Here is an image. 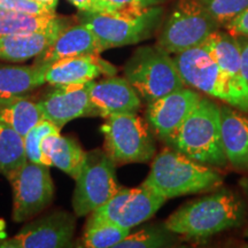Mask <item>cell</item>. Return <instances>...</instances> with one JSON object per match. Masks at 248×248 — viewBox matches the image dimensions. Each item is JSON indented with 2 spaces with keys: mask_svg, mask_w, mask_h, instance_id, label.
<instances>
[{
  "mask_svg": "<svg viewBox=\"0 0 248 248\" xmlns=\"http://www.w3.org/2000/svg\"><path fill=\"white\" fill-rule=\"evenodd\" d=\"M79 12L90 13H119L107 0H68Z\"/></svg>",
  "mask_w": 248,
  "mask_h": 248,
  "instance_id": "cell-33",
  "label": "cell"
},
{
  "mask_svg": "<svg viewBox=\"0 0 248 248\" xmlns=\"http://www.w3.org/2000/svg\"><path fill=\"white\" fill-rule=\"evenodd\" d=\"M235 39H237V43L240 48L241 67H243L244 77L248 83V37L235 36Z\"/></svg>",
  "mask_w": 248,
  "mask_h": 248,
  "instance_id": "cell-35",
  "label": "cell"
},
{
  "mask_svg": "<svg viewBox=\"0 0 248 248\" xmlns=\"http://www.w3.org/2000/svg\"><path fill=\"white\" fill-rule=\"evenodd\" d=\"M201 98L194 89L184 86L147 104L145 120L152 132L167 146H170Z\"/></svg>",
  "mask_w": 248,
  "mask_h": 248,
  "instance_id": "cell-12",
  "label": "cell"
},
{
  "mask_svg": "<svg viewBox=\"0 0 248 248\" xmlns=\"http://www.w3.org/2000/svg\"><path fill=\"white\" fill-rule=\"evenodd\" d=\"M221 26L198 0H177L163 20L156 45L170 54L201 46Z\"/></svg>",
  "mask_w": 248,
  "mask_h": 248,
  "instance_id": "cell-7",
  "label": "cell"
},
{
  "mask_svg": "<svg viewBox=\"0 0 248 248\" xmlns=\"http://www.w3.org/2000/svg\"><path fill=\"white\" fill-rule=\"evenodd\" d=\"M53 133H60V129L48 120L42 119L36 125L31 128L26 136L24 140V151H26L27 160L33 163L46 164L45 157L43 155L42 145L44 139Z\"/></svg>",
  "mask_w": 248,
  "mask_h": 248,
  "instance_id": "cell-28",
  "label": "cell"
},
{
  "mask_svg": "<svg viewBox=\"0 0 248 248\" xmlns=\"http://www.w3.org/2000/svg\"><path fill=\"white\" fill-rule=\"evenodd\" d=\"M217 23L224 28L248 7V0H198Z\"/></svg>",
  "mask_w": 248,
  "mask_h": 248,
  "instance_id": "cell-30",
  "label": "cell"
},
{
  "mask_svg": "<svg viewBox=\"0 0 248 248\" xmlns=\"http://www.w3.org/2000/svg\"><path fill=\"white\" fill-rule=\"evenodd\" d=\"M71 26L70 20L57 15H29L0 7V36L30 33L37 31L66 29Z\"/></svg>",
  "mask_w": 248,
  "mask_h": 248,
  "instance_id": "cell-23",
  "label": "cell"
},
{
  "mask_svg": "<svg viewBox=\"0 0 248 248\" xmlns=\"http://www.w3.org/2000/svg\"><path fill=\"white\" fill-rule=\"evenodd\" d=\"M76 230V215L54 210L32 219L13 237L0 240V248L69 247Z\"/></svg>",
  "mask_w": 248,
  "mask_h": 248,
  "instance_id": "cell-11",
  "label": "cell"
},
{
  "mask_svg": "<svg viewBox=\"0 0 248 248\" xmlns=\"http://www.w3.org/2000/svg\"><path fill=\"white\" fill-rule=\"evenodd\" d=\"M27 161L23 136L0 123V173L6 178L11 177Z\"/></svg>",
  "mask_w": 248,
  "mask_h": 248,
  "instance_id": "cell-25",
  "label": "cell"
},
{
  "mask_svg": "<svg viewBox=\"0 0 248 248\" xmlns=\"http://www.w3.org/2000/svg\"><path fill=\"white\" fill-rule=\"evenodd\" d=\"M77 20L94 33L104 51L135 45L150 39L160 30L164 20V8L155 6L139 12L90 13L79 12Z\"/></svg>",
  "mask_w": 248,
  "mask_h": 248,
  "instance_id": "cell-4",
  "label": "cell"
},
{
  "mask_svg": "<svg viewBox=\"0 0 248 248\" xmlns=\"http://www.w3.org/2000/svg\"><path fill=\"white\" fill-rule=\"evenodd\" d=\"M45 82L51 86L84 84L100 75H114L116 69L99 55H80L55 61L44 68Z\"/></svg>",
  "mask_w": 248,
  "mask_h": 248,
  "instance_id": "cell-15",
  "label": "cell"
},
{
  "mask_svg": "<svg viewBox=\"0 0 248 248\" xmlns=\"http://www.w3.org/2000/svg\"><path fill=\"white\" fill-rule=\"evenodd\" d=\"M117 12H139L162 6L168 0H107Z\"/></svg>",
  "mask_w": 248,
  "mask_h": 248,
  "instance_id": "cell-32",
  "label": "cell"
},
{
  "mask_svg": "<svg viewBox=\"0 0 248 248\" xmlns=\"http://www.w3.org/2000/svg\"><path fill=\"white\" fill-rule=\"evenodd\" d=\"M44 68L0 63V100L26 98L45 84Z\"/></svg>",
  "mask_w": 248,
  "mask_h": 248,
  "instance_id": "cell-21",
  "label": "cell"
},
{
  "mask_svg": "<svg viewBox=\"0 0 248 248\" xmlns=\"http://www.w3.org/2000/svg\"><path fill=\"white\" fill-rule=\"evenodd\" d=\"M166 198L140 185L132 188L131 194L123 204L115 224L131 230L150 219L166 202Z\"/></svg>",
  "mask_w": 248,
  "mask_h": 248,
  "instance_id": "cell-22",
  "label": "cell"
},
{
  "mask_svg": "<svg viewBox=\"0 0 248 248\" xmlns=\"http://www.w3.org/2000/svg\"><path fill=\"white\" fill-rule=\"evenodd\" d=\"M224 29L233 36L248 37V7L226 24Z\"/></svg>",
  "mask_w": 248,
  "mask_h": 248,
  "instance_id": "cell-34",
  "label": "cell"
},
{
  "mask_svg": "<svg viewBox=\"0 0 248 248\" xmlns=\"http://www.w3.org/2000/svg\"><path fill=\"white\" fill-rule=\"evenodd\" d=\"M173 60L186 86L248 114V97L218 67L206 48L198 46L186 49L173 55Z\"/></svg>",
  "mask_w": 248,
  "mask_h": 248,
  "instance_id": "cell-6",
  "label": "cell"
},
{
  "mask_svg": "<svg viewBox=\"0 0 248 248\" xmlns=\"http://www.w3.org/2000/svg\"><path fill=\"white\" fill-rule=\"evenodd\" d=\"M37 1L39 2H43V4L49 6V7L52 8H57V5H58V0H37Z\"/></svg>",
  "mask_w": 248,
  "mask_h": 248,
  "instance_id": "cell-37",
  "label": "cell"
},
{
  "mask_svg": "<svg viewBox=\"0 0 248 248\" xmlns=\"http://www.w3.org/2000/svg\"><path fill=\"white\" fill-rule=\"evenodd\" d=\"M63 30L52 29L30 33L0 36V60L24 62L36 58L47 48Z\"/></svg>",
  "mask_w": 248,
  "mask_h": 248,
  "instance_id": "cell-19",
  "label": "cell"
},
{
  "mask_svg": "<svg viewBox=\"0 0 248 248\" xmlns=\"http://www.w3.org/2000/svg\"><path fill=\"white\" fill-rule=\"evenodd\" d=\"M221 139L228 163L237 171L248 172V117L230 105L219 106Z\"/></svg>",
  "mask_w": 248,
  "mask_h": 248,
  "instance_id": "cell-17",
  "label": "cell"
},
{
  "mask_svg": "<svg viewBox=\"0 0 248 248\" xmlns=\"http://www.w3.org/2000/svg\"><path fill=\"white\" fill-rule=\"evenodd\" d=\"M42 151L46 166H53L74 179L79 175L86 152L75 139L53 133L44 139Z\"/></svg>",
  "mask_w": 248,
  "mask_h": 248,
  "instance_id": "cell-20",
  "label": "cell"
},
{
  "mask_svg": "<svg viewBox=\"0 0 248 248\" xmlns=\"http://www.w3.org/2000/svg\"><path fill=\"white\" fill-rule=\"evenodd\" d=\"M246 217L247 207L239 195L228 188H218L184 203L164 224L186 239L204 240L226 230L240 228Z\"/></svg>",
  "mask_w": 248,
  "mask_h": 248,
  "instance_id": "cell-1",
  "label": "cell"
},
{
  "mask_svg": "<svg viewBox=\"0 0 248 248\" xmlns=\"http://www.w3.org/2000/svg\"><path fill=\"white\" fill-rule=\"evenodd\" d=\"M42 119L37 102L28 97L0 100V123L16 130L23 137Z\"/></svg>",
  "mask_w": 248,
  "mask_h": 248,
  "instance_id": "cell-24",
  "label": "cell"
},
{
  "mask_svg": "<svg viewBox=\"0 0 248 248\" xmlns=\"http://www.w3.org/2000/svg\"><path fill=\"white\" fill-rule=\"evenodd\" d=\"M102 49L94 33L83 23L66 28L58 38L37 55L35 66L45 68L62 59L80 57V55H100Z\"/></svg>",
  "mask_w": 248,
  "mask_h": 248,
  "instance_id": "cell-16",
  "label": "cell"
},
{
  "mask_svg": "<svg viewBox=\"0 0 248 248\" xmlns=\"http://www.w3.org/2000/svg\"><path fill=\"white\" fill-rule=\"evenodd\" d=\"M169 147L206 166H228L222 146L219 105L209 98H201Z\"/></svg>",
  "mask_w": 248,
  "mask_h": 248,
  "instance_id": "cell-3",
  "label": "cell"
},
{
  "mask_svg": "<svg viewBox=\"0 0 248 248\" xmlns=\"http://www.w3.org/2000/svg\"><path fill=\"white\" fill-rule=\"evenodd\" d=\"M115 169L116 163L106 151L86 152L71 199L77 217L90 215L121 190Z\"/></svg>",
  "mask_w": 248,
  "mask_h": 248,
  "instance_id": "cell-9",
  "label": "cell"
},
{
  "mask_svg": "<svg viewBox=\"0 0 248 248\" xmlns=\"http://www.w3.org/2000/svg\"><path fill=\"white\" fill-rule=\"evenodd\" d=\"M224 176L214 167L190 159L167 146L155 155L142 186L168 199L188 194L208 193L219 188Z\"/></svg>",
  "mask_w": 248,
  "mask_h": 248,
  "instance_id": "cell-2",
  "label": "cell"
},
{
  "mask_svg": "<svg viewBox=\"0 0 248 248\" xmlns=\"http://www.w3.org/2000/svg\"><path fill=\"white\" fill-rule=\"evenodd\" d=\"M131 191L132 188H121L109 200H107L100 207L93 210L90 214L91 216L89 217L88 222H86L85 229L91 228L93 225L102 224V223H113V224H115L121 209H122L123 204L125 203V201L128 200L130 194H131Z\"/></svg>",
  "mask_w": 248,
  "mask_h": 248,
  "instance_id": "cell-29",
  "label": "cell"
},
{
  "mask_svg": "<svg viewBox=\"0 0 248 248\" xmlns=\"http://www.w3.org/2000/svg\"><path fill=\"white\" fill-rule=\"evenodd\" d=\"M130 234V229L113 224L102 223L85 229L83 237V247L88 248H108L116 247L123 239Z\"/></svg>",
  "mask_w": 248,
  "mask_h": 248,
  "instance_id": "cell-27",
  "label": "cell"
},
{
  "mask_svg": "<svg viewBox=\"0 0 248 248\" xmlns=\"http://www.w3.org/2000/svg\"><path fill=\"white\" fill-rule=\"evenodd\" d=\"M179 235L169 230L166 224L148 225L116 245V248H162L178 246Z\"/></svg>",
  "mask_w": 248,
  "mask_h": 248,
  "instance_id": "cell-26",
  "label": "cell"
},
{
  "mask_svg": "<svg viewBox=\"0 0 248 248\" xmlns=\"http://www.w3.org/2000/svg\"><path fill=\"white\" fill-rule=\"evenodd\" d=\"M201 46L207 49L218 67L248 97V83L243 74L240 48L235 36L226 30L217 29L210 33Z\"/></svg>",
  "mask_w": 248,
  "mask_h": 248,
  "instance_id": "cell-18",
  "label": "cell"
},
{
  "mask_svg": "<svg viewBox=\"0 0 248 248\" xmlns=\"http://www.w3.org/2000/svg\"><path fill=\"white\" fill-rule=\"evenodd\" d=\"M37 101L43 119L62 129L70 121L86 116H99L89 95V82L84 84L53 86Z\"/></svg>",
  "mask_w": 248,
  "mask_h": 248,
  "instance_id": "cell-13",
  "label": "cell"
},
{
  "mask_svg": "<svg viewBox=\"0 0 248 248\" xmlns=\"http://www.w3.org/2000/svg\"><path fill=\"white\" fill-rule=\"evenodd\" d=\"M239 186L241 187V190H243L244 194L246 195V198L248 199V177L241 178L239 181Z\"/></svg>",
  "mask_w": 248,
  "mask_h": 248,
  "instance_id": "cell-36",
  "label": "cell"
},
{
  "mask_svg": "<svg viewBox=\"0 0 248 248\" xmlns=\"http://www.w3.org/2000/svg\"><path fill=\"white\" fill-rule=\"evenodd\" d=\"M105 150L115 163H147L154 159L156 146L148 123L137 114H116L102 126Z\"/></svg>",
  "mask_w": 248,
  "mask_h": 248,
  "instance_id": "cell-8",
  "label": "cell"
},
{
  "mask_svg": "<svg viewBox=\"0 0 248 248\" xmlns=\"http://www.w3.org/2000/svg\"><path fill=\"white\" fill-rule=\"evenodd\" d=\"M13 188V219L23 223L35 218L53 200L54 183L49 167L27 161L11 177Z\"/></svg>",
  "mask_w": 248,
  "mask_h": 248,
  "instance_id": "cell-10",
  "label": "cell"
},
{
  "mask_svg": "<svg viewBox=\"0 0 248 248\" xmlns=\"http://www.w3.org/2000/svg\"><path fill=\"white\" fill-rule=\"evenodd\" d=\"M244 235H245V237H246V238H248V228L246 229V230H245V232H244Z\"/></svg>",
  "mask_w": 248,
  "mask_h": 248,
  "instance_id": "cell-38",
  "label": "cell"
},
{
  "mask_svg": "<svg viewBox=\"0 0 248 248\" xmlns=\"http://www.w3.org/2000/svg\"><path fill=\"white\" fill-rule=\"evenodd\" d=\"M0 7L29 15H55V9L37 0H0Z\"/></svg>",
  "mask_w": 248,
  "mask_h": 248,
  "instance_id": "cell-31",
  "label": "cell"
},
{
  "mask_svg": "<svg viewBox=\"0 0 248 248\" xmlns=\"http://www.w3.org/2000/svg\"><path fill=\"white\" fill-rule=\"evenodd\" d=\"M123 71L124 78L146 104L186 86L173 57L156 44L136 49Z\"/></svg>",
  "mask_w": 248,
  "mask_h": 248,
  "instance_id": "cell-5",
  "label": "cell"
},
{
  "mask_svg": "<svg viewBox=\"0 0 248 248\" xmlns=\"http://www.w3.org/2000/svg\"><path fill=\"white\" fill-rule=\"evenodd\" d=\"M89 95L99 116L109 117L116 114H137L142 100L138 92L125 78L108 77L89 82Z\"/></svg>",
  "mask_w": 248,
  "mask_h": 248,
  "instance_id": "cell-14",
  "label": "cell"
}]
</instances>
